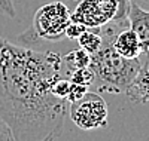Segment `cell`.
<instances>
[{
	"instance_id": "cell-5",
	"label": "cell",
	"mask_w": 149,
	"mask_h": 141,
	"mask_svg": "<svg viewBox=\"0 0 149 141\" xmlns=\"http://www.w3.org/2000/svg\"><path fill=\"white\" fill-rule=\"evenodd\" d=\"M118 10V0H85L81 3L73 15L72 21L82 22L86 27L103 25L110 21Z\"/></svg>"
},
{
	"instance_id": "cell-15",
	"label": "cell",
	"mask_w": 149,
	"mask_h": 141,
	"mask_svg": "<svg viewBox=\"0 0 149 141\" xmlns=\"http://www.w3.org/2000/svg\"><path fill=\"white\" fill-rule=\"evenodd\" d=\"M139 5H140V6H146V8H149V0H139Z\"/></svg>"
},
{
	"instance_id": "cell-8",
	"label": "cell",
	"mask_w": 149,
	"mask_h": 141,
	"mask_svg": "<svg viewBox=\"0 0 149 141\" xmlns=\"http://www.w3.org/2000/svg\"><path fill=\"white\" fill-rule=\"evenodd\" d=\"M128 24L130 28H133L139 36L145 52L149 48V9H145L139 3H130Z\"/></svg>"
},
{
	"instance_id": "cell-1",
	"label": "cell",
	"mask_w": 149,
	"mask_h": 141,
	"mask_svg": "<svg viewBox=\"0 0 149 141\" xmlns=\"http://www.w3.org/2000/svg\"><path fill=\"white\" fill-rule=\"evenodd\" d=\"M63 57L0 37V119L14 141H49L61 135L70 102L54 94Z\"/></svg>"
},
{
	"instance_id": "cell-11",
	"label": "cell",
	"mask_w": 149,
	"mask_h": 141,
	"mask_svg": "<svg viewBox=\"0 0 149 141\" xmlns=\"http://www.w3.org/2000/svg\"><path fill=\"white\" fill-rule=\"evenodd\" d=\"M93 80H94V73L90 67L76 68L70 73V82H73V83H81V85L90 86Z\"/></svg>"
},
{
	"instance_id": "cell-2",
	"label": "cell",
	"mask_w": 149,
	"mask_h": 141,
	"mask_svg": "<svg viewBox=\"0 0 149 141\" xmlns=\"http://www.w3.org/2000/svg\"><path fill=\"white\" fill-rule=\"evenodd\" d=\"M102 39V48L91 55L90 68L94 73V77L104 83L106 91L124 92L140 67L142 55L133 59L124 58L112 46L113 39Z\"/></svg>"
},
{
	"instance_id": "cell-3",
	"label": "cell",
	"mask_w": 149,
	"mask_h": 141,
	"mask_svg": "<svg viewBox=\"0 0 149 141\" xmlns=\"http://www.w3.org/2000/svg\"><path fill=\"white\" fill-rule=\"evenodd\" d=\"M69 116L82 131H93L107 126V104L97 92L86 91L85 95L70 102Z\"/></svg>"
},
{
	"instance_id": "cell-7",
	"label": "cell",
	"mask_w": 149,
	"mask_h": 141,
	"mask_svg": "<svg viewBox=\"0 0 149 141\" xmlns=\"http://www.w3.org/2000/svg\"><path fill=\"white\" fill-rule=\"evenodd\" d=\"M112 46L124 58L133 59V58H139L143 54V48L139 36L130 27L122 28L115 34L113 40H112Z\"/></svg>"
},
{
	"instance_id": "cell-14",
	"label": "cell",
	"mask_w": 149,
	"mask_h": 141,
	"mask_svg": "<svg viewBox=\"0 0 149 141\" xmlns=\"http://www.w3.org/2000/svg\"><path fill=\"white\" fill-rule=\"evenodd\" d=\"M0 140H6V141H14V137H12V134H10V129L8 128V125L0 119Z\"/></svg>"
},
{
	"instance_id": "cell-9",
	"label": "cell",
	"mask_w": 149,
	"mask_h": 141,
	"mask_svg": "<svg viewBox=\"0 0 149 141\" xmlns=\"http://www.w3.org/2000/svg\"><path fill=\"white\" fill-rule=\"evenodd\" d=\"M78 42H79V46L86 50L90 55L95 54L98 49L102 48V43H103V39H102V36L100 33H98V28L91 31L86 28L79 37H78Z\"/></svg>"
},
{
	"instance_id": "cell-10",
	"label": "cell",
	"mask_w": 149,
	"mask_h": 141,
	"mask_svg": "<svg viewBox=\"0 0 149 141\" xmlns=\"http://www.w3.org/2000/svg\"><path fill=\"white\" fill-rule=\"evenodd\" d=\"M63 61L66 62V66L69 68V71L72 73L73 70L76 68H82V67H90V62H91V55L84 50L82 48L78 50H73V52L67 54Z\"/></svg>"
},
{
	"instance_id": "cell-6",
	"label": "cell",
	"mask_w": 149,
	"mask_h": 141,
	"mask_svg": "<svg viewBox=\"0 0 149 141\" xmlns=\"http://www.w3.org/2000/svg\"><path fill=\"white\" fill-rule=\"evenodd\" d=\"M124 92L131 101L149 106V48L142 54L140 67Z\"/></svg>"
},
{
	"instance_id": "cell-4",
	"label": "cell",
	"mask_w": 149,
	"mask_h": 141,
	"mask_svg": "<svg viewBox=\"0 0 149 141\" xmlns=\"http://www.w3.org/2000/svg\"><path fill=\"white\" fill-rule=\"evenodd\" d=\"M69 22L70 10L67 6L61 2H52L37 9L33 18V30L36 36L55 42L64 37Z\"/></svg>"
},
{
	"instance_id": "cell-12",
	"label": "cell",
	"mask_w": 149,
	"mask_h": 141,
	"mask_svg": "<svg viewBox=\"0 0 149 141\" xmlns=\"http://www.w3.org/2000/svg\"><path fill=\"white\" fill-rule=\"evenodd\" d=\"M72 21V19H70ZM88 28L86 25H84L82 22H78V21H73V22H69L67 27H66V31H64V36L66 37H70V39H78V37Z\"/></svg>"
},
{
	"instance_id": "cell-13",
	"label": "cell",
	"mask_w": 149,
	"mask_h": 141,
	"mask_svg": "<svg viewBox=\"0 0 149 141\" xmlns=\"http://www.w3.org/2000/svg\"><path fill=\"white\" fill-rule=\"evenodd\" d=\"M86 91H88V86H86V85H81V83H73V82H70V89H69V95H67L69 102H73V101L82 98Z\"/></svg>"
}]
</instances>
